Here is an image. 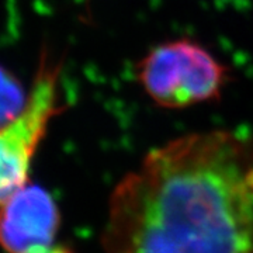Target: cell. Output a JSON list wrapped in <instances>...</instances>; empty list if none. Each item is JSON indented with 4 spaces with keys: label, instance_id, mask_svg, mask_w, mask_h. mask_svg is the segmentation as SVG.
Listing matches in <instances>:
<instances>
[{
    "label": "cell",
    "instance_id": "obj_1",
    "mask_svg": "<svg viewBox=\"0 0 253 253\" xmlns=\"http://www.w3.org/2000/svg\"><path fill=\"white\" fill-rule=\"evenodd\" d=\"M104 253H253V141L226 129L158 146L114 187Z\"/></svg>",
    "mask_w": 253,
    "mask_h": 253
},
{
    "label": "cell",
    "instance_id": "obj_4",
    "mask_svg": "<svg viewBox=\"0 0 253 253\" xmlns=\"http://www.w3.org/2000/svg\"><path fill=\"white\" fill-rule=\"evenodd\" d=\"M59 212L42 187L28 181L0 207V245L10 253H28L54 244Z\"/></svg>",
    "mask_w": 253,
    "mask_h": 253
},
{
    "label": "cell",
    "instance_id": "obj_2",
    "mask_svg": "<svg viewBox=\"0 0 253 253\" xmlns=\"http://www.w3.org/2000/svg\"><path fill=\"white\" fill-rule=\"evenodd\" d=\"M136 78L158 107L180 110L221 99L229 72L206 46L180 38L149 49L136 65Z\"/></svg>",
    "mask_w": 253,
    "mask_h": 253
},
{
    "label": "cell",
    "instance_id": "obj_3",
    "mask_svg": "<svg viewBox=\"0 0 253 253\" xmlns=\"http://www.w3.org/2000/svg\"><path fill=\"white\" fill-rule=\"evenodd\" d=\"M61 63L42 52L26 103L0 124V207L28 181L31 162L52 120L63 111Z\"/></svg>",
    "mask_w": 253,
    "mask_h": 253
},
{
    "label": "cell",
    "instance_id": "obj_6",
    "mask_svg": "<svg viewBox=\"0 0 253 253\" xmlns=\"http://www.w3.org/2000/svg\"><path fill=\"white\" fill-rule=\"evenodd\" d=\"M28 253H71L68 249H63V248H55L54 245L49 246V248H45V249H40V251H34V252H28Z\"/></svg>",
    "mask_w": 253,
    "mask_h": 253
},
{
    "label": "cell",
    "instance_id": "obj_5",
    "mask_svg": "<svg viewBox=\"0 0 253 253\" xmlns=\"http://www.w3.org/2000/svg\"><path fill=\"white\" fill-rule=\"evenodd\" d=\"M27 97V96H26ZM14 81L0 69V124H4L17 114L26 103Z\"/></svg>",
    "mask_w": 253,
    "mask_h": 253
}]
</instances>
